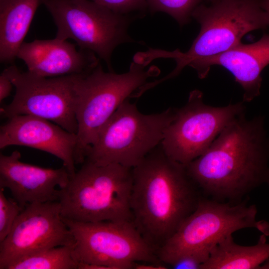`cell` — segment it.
Here are the masks:
<instances>
[{
  "mask_svg": "<svg viewBox=\"0 0 269 269\" xmlns=\"http://www.w3.org/2000/svg\"><path fill=\"white\" fill-rule=\"evenodd\" d=\"M57 27L56 37L75 41L80 49L93 52L110 71L111 56L119 45L134 40L128 27L134 19L91 0H43Z\"/></svg>",
  "mask_w": 269,
  "mask_h": 269,
  "instance_id": "obj_8",
  "label": "cell"
},
{
  "mask_svg": "<svg viewBox=\"0 0 269 269\" xmlns=\"http://www.w3.org/2000/svg\"><path fill=\"white\" fill-rule=\"evenodd\" d=\"M0 188V242L4 240L22 208L13 198H7Z\"/></svg>",
  "mask_w": 269,
  "mask_h": 269,
  "instance_id": "obj_21",
  "label": "cell"
},
{
  "mask_svg": "<svg viewBox=\"0 0 269 269\" xmlns=\"http://www.w3.org/2000/svg\"><path fill=\"white\" fill-rule=\"evenodd\" d=\"M59 189L58 201L66 219L82 222L132 221V168L98 165L85 160Z\"/></svg>",
  "mask_w": 269,
  "mask_h": 269,
  "instance_id": "obj_4",
  "label": "cell"
},
{
  "mask_svg": "<svg viewBox=\"0 0 269 269\" xmlns=\"http://www.w3.org/2000/svg\"><path fill=\"white\" fill-rule=\"evenodd\" d=\"M43 0H0V61L12 64Z\"/></svg>",
  "mask_w": 269,
  "mask_h": 269,
  "instance_id": "obj_17",
  "label": "cell"
},
{
  "mask_svg": "<svg viewBox=\"0 0 269 269\" xmlns=\"http://www.w3.org/2000/svg\"><path fill=\"white\" fill-rule=\"evenodd\" d=\"M205 263V261L197 255L187 254L177 258L170 266L174 269H201Z\"/></svg>",
  "mask_w": 269,
  "mask_h": 269,
  "instance_id": "obj_23",
  "label": "cell"
},
{
  "mask_svg": "<svg viewBox=\"0 0 269 269\" xmlns=\"http://www.w3.org/2000/svg\"><path fill=\"white\" fill-rule=\"evenodd\" d=\"M76 44L57 37L23 42L16 58L22 60L27 71L34 75L55 77L87 74L100 63L93 52L80 49Z\"/></svg>",
  "mask_w": 269,
  "mask_h": 269,
  "instance_id": "obj_15",
  "label": "cell"
},
{
  "mask_svg": "<svg viewBox=\"0 0 269 269\" xmlns=\"http://www.w3.org/2000/svg\"><path fill=\"white\" fill-rule=\"evenodd\" d=\"M217 0H211V2H213L216 1Z\"/></svg>",
  "mask_w": 269,
  "mask_h": 269,
  "instance_id": "obj_28",
  "label": "cell"
},
{
  "mask_svg": "<svg viewBox=\"0 0 269 269\" xmlns=\"http://www.w3.org/2000/svg\"><path fill=\"white\" fill-rule=\"evenodd\" d=\"M204 0H145L152 12H163L172 16L180 26L187 24L194 9Z\"/></svg>",
  "mask_w": 269,
  "mask_h": 269,
  "instance_id": "obj_20",
  "label": "cell"
},
{
  "mask_svg": "<svg viewBox=\"0 0 269 269\" xmlns=\"http://www.w3.org/2000/svg\"><path fill=\"white\" fill-rule=\"evenodd\" d=\"M260 2L262 8L269 16V0H260Z\"/></svg>",
  "mask_w": 269,
  "mask_h": 269,
  "instance_id": "obj_26",
  "label": "cell"
},
{
  "mask_svg": "<svg viewBox=\"0 0 269 269\" xmlns=\"http://www.w3.org/2000/svg\"><path fill=\"white\" fill-rule=\"evenodd\" d=\"M132 172V221L156 253L195 210L200 190L186 165L170 158L160 143Z\"/></svg>",
  "mask_w": 269,
  "mask_h": 269,
  "instance_id": "obj_2",
  "label": "cell"
},
{
  "mask_svg": "<svg viewBox=\"0 0 269 269\" xmlns=\"http://www.w3.org/2000/svg\"><path fill=\"white\" fill-rule=\"evenodd\" d=\"M267 236H260L257 243L244 246L234 242L232 235L221 241L212 250L201 269H259L269 258Z\"/></svg>",
  "mask_w": 269,
  "mask_h": 269,
  "instance_id": "obj_18",
  "label": "cell"
},
{
  "mask_svg": "<svg viewBox=\"0 0 269 269\" xmlns=\"http://www.w3.org/2000/svg\"><path fill=\"white\" fill-rule=\"evenodd\" d=\"M74 239L61 214L58 201L26 205L0 242V269L32 253L72 245Z\"/></svg>",
  "mask_w": 269,
  "mask_h": 269,
  "instance_id": "obj_12",
  "label": "cell"
},
{
  "mask_svg": "<svg viewBox=\"0 0 269 269\" xmlns=\"http://www.w3.org/2000/svg\"><path fill=\"white\" fill-rule=\"evenodd\" d=\"M116 13L128 15L147 8L145 0H91Z\"/></svg>",
  "mask_w": 269,
  "mask_h": 269,
  "instance_id": "obj_22",
  "label": "cell"
},
{
  "mask_svg": "<svg viewBox=\"0 0 269 269\" xmlns=\"http://www.w3.org/2000/svg\"><path fill=\"white\" fill-rule=\"evenodd\" d=\"M74 245V244H73ZM73 245L46 249L22 257L5 269H77Z\"/></svg>",
  "mask_w": 269,
  "mask_h": 269,
  "instance_id": "obj_19",
  "label": "cell"
},
{
  "mask_svg": "<svg viewBox=\"0 0 269 269\" xmlns=\"http://www.w3.org/2000/svg\"><path fill=\"white\" fill-rule=\"evenodd\" d=\"M269 64V35L248 44L240 43L217 55L195 60L189 66L199 78H205L211 66L219 65L228 70L243 88V102H250L260 94L261 73Z\"/></svg>",
  "mask_w": 269,
  "mask_h": 269,
  "instance_id": "obj_16",
  "label": "cell"
},
{
  "mask_svg": "<svg viewBox=\"0 0 269 269\" xmlns=\"http://www.w3.org/2000/svg\"><path fill=\"white\" fill-rule=\"evenodd\" d=\"M77 134L49 120L28 115L8 118L0 128V149L11 145L39 149L59 158L71 175L76 172Z\"/></svg>",
  "mask_w": 269,
  "mask_h": 269,
  "instance_id": "obj_13",
  "label": "cell"
},
{
  "mask_svg": "<svg viewBox=\"0 0 269 269\" xmlns=\"http://www.w3.org/2000/svg\"><path fill=\"white\" fill-rule=\"evenodd\" d=\"M63 219L73 236L78 262L107 269H133L134 263L138 262H161L132 221L82 222Z\"/></svg>",
  "mask_w": 269,
  "mask_h": 269,
  "instance_id": "obj_9",
  "label": "cell"
},
{
  "mask_svg": "<svg viewBox=\"0 0 269 269\" xmlns=\"http://www.w3.org/2000/svg\"><path fill=\"white\" fill-rule=\"evenodd\" d=\"M192 17L200 25V31L186 52L149 48L150 61L170 58L176 62L174 69L156 80L158 85L178 76L193 61L225 52L241 43L247 33L269 26V16L260 0H218L209 6L202 3L193 11Z\"/></svg>",
  "mask_w": 269,
  "mask_h": 269,
  "instance_id": "obj_3",
  "label": "cell"
},
{
  "mask_svg": "<svg viewBox=\"0 0 269 269\" xmlns=\"http://www.w3.org/2000/svg\"><path fill=\"white\" fill-rule=\"evenodd\" d=\"M162 262H135L133 265L134 269H168Z\"/></svg>",
  "mask_w": 269,
  "mask_h": 269,
  "instance_id": "obj_25",
  "label": "cell"
},
{
  "mask_svg": "<svg viewBox=\"0 0 269 269\" xmlns=\"http://www.w3.org/2000/svg\"><path fill=\"white\" fill-rule=\"evenodd\" d=\"M21 154H0V188H7L22 208L36 202L58 201V189L64 188L71 175L62 165L45 168L20 161Z\"/></svg>",
  "mask_w": 269,
  "mask_h": 269,
  "instance_id": "obj_14",
  "label": "cell"
},
{
  "mask_svg": "<svg viewBox=\"0 0 269 269\" xmlns=\"http://www.w3.org/2000/svg\"><path fill=\"white\" fill-rule=\"evenodd\" d=\"M145 67L133 61L128 72L117 74L105 72L99 63L90 72L78 75L75 85L78 126L76 164L85 161L89 147L120 105L147 83L148 78L160 73L156 66L147 70Z\"/></svg>",
  "mask_w": 269,
  "mask_h": 269,
  "instance_id": "obj_5",
  "label": "cell"
},
{
  "mask_svg": "<svg viewBox=\"0 0 269 269\" xmlns=\"http://www.w3.org/2000/svg\"><path fill=\"white\" fill-rule=\"evenodd\" d=\"M259 269H269V258L260 266Z\"/></svg>",
  "mask_w": 269,
  "mask_h": 269,
  "instance_id": "obj_27",
  "label": "cell"
},
{
  "mask_svg": "<svg viewBox=\"0 0 269 269\" xmlns=\"http://www.w3.org/2000/svg\"><path fill=\"white\" fill-rule=\"evenodd\" d=\"M174 113L175 109L169 108L144 115L127 99L101 130L85 160L98 165L119 164L134 168L161 142Z\"/></svg>",
  "mask_w": 269,
  "mask_h": 269,
  "instance_id": "obj_7",
  "label": "cell"
},
{
  "mask_svg": "<svg viewBox=\"0 0 269 269\" xmlns=\"http://www.w3.org/2000/svg\"><path fill=\"white\" fill-rule=\"evenodd\" d=\"M3 70L15 88V94L9 104L0 108L2 117L34 116L77 134L75 85L79 75L41 77L21 71L14 65Z\"/></svg>",
  "mask_w": 269,
  "mask_h": 269,
  "instance_id": "obj_11",
  "label": "cell"
},
{
  "mask_svg": "<svg viewBox=\"0 0 269 269\" xmlns=\"http://www.w3.org/2000/svg\"><path fill=\"white\" fill-rule=\"evenodd\" d=\"M256 205L201 198L195 210L157 250L162 263L171 265L179 257L197 255L205 262L221 241L240 229L255 228L269 236V223L257 221Z\"/></svg>",
  "mask_w": 269,
  "mask_h": 269,
  "instance_id": "obj_6",
  "label": "cell"
},
{
  "mask_svg": "<svg viewBox=\"0 0 269 269\" xmlns=\"http://www.w3.org/2000/svg\"><path fill=\"white\" fill-rule=\"evenodd\" d=\"M261 117L234 118L208 149L186 165L198 187L212 199L240 200L263 185L269 187V136Z\"/></svg>",
  "mask_w": 269,
  "mask_h": 269,
  "instance_id": "obj_1",
  "label": "cell"
},
{
  "mask_svg": "<svg viewBox=\"0 0 269 269\" xmlns=\"http://www.w3.org/2000/svg\"><path fill=\"white\" fill-rule=\"evenodd\" d=\"M13 85L10 78L3 70L0 75V102L8 97L11 93Z\"/></svg>",
  "mask_w": 269,
  "mask_h": 269,
  "instance_id": "obj_24",
  "label": "cell"
},
{
  "mask_svg": "<svg viewBox=\"0 0 269 269\" xmlns=\"http://www.w3.org/2000/svg\"><path fill=\"white\" fill-rule=\"evenodd\" d=\"M244 112L243 102L211 106L204 103L201 91L193 90L186 104L175 109L161 146L170 158L186 165L204 153L222 130Z\"/></svg>",
  "mask_w": 269,
  "mask_h": 269,
  "instance_id": "obj_10",
  "label": "cell"
}]
</instances>
